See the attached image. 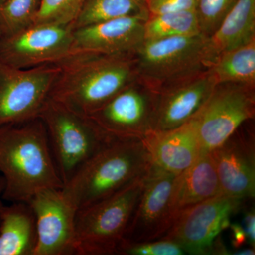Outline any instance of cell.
Returning a JSON list of instances; mask_svg holds the SVG:
<instances>
[{
	"label": "cell",
	"instance_id": "27",
	"mask_svg": "<svg viewBox=\"0 0 255 255\" xmlns=\"http://www.w3.org/2000/svg\"><path fill=\"white\" fill-rule=\"evenodd\" d=\"M185 254L182 247L168 239L128 243L122 241L117 250V255H181Z\"/></svg>",
	"mask_w": 255,
	"mask_h": 255
},
{
	"label": "cell",
	"instance_id": "5",
	"mask_svg": "<svg viewBox=\"0 0 255 255\" xmlns=\"http://www.w3.org/2000/svg\"><path fill=\"white\" fill-rule=\"evenodd\" d=\"M147 175L113 195L78 210L74 255H117Z\"/></svg>",
	"mask_w": 255,
	"mask_h": 255
},
{
	"label": "cell",
	"instance_id": "6",
	"mask_svg": "<svg viewBox=\"0 0 255 255\" xmlns=\"http://www.w3.org/2000/svg\"><path fill=\"white\" fill-rule=\"evenodd\" d=\"M39 118L46 127L63 185L97 152L115 141L87 117L48 99Z\"/></svg>",
	"mask_w": 255,
	"mask_h": 255
},
{
	"label": "cell",
	"instance_id": "9",
	"mask_svg": "<svg viewBox=\"0 0 255 255\" xmlns=\"http://www.w3.org/2000/svg\"><path fill=\"white\" fill-rule=\"evenodd\" d=\"M177 178L151 167L124 241L143 243L157 241L167 236L179 214L174 199Z\"/></svg>",
	"mask_w": 255,
	"mask_h": 255
},
{
	"label": "cell",
	"instance_id": "1",
	"mask_svg": "<svg viewBox=\"0 0 255 255\" xmlns=\"http://www.w3.org/2000/svg\"><path fill=\"white\" fill-rule=\"evenodd\" d=\"M2 199L28 203L38 193L62 189L44 124L39 117L0 127Z\"/></svg>",
	"mask_w": 255,
	"mask_h": 255
},
{
	"label": "cell",
	"instance_id": "26",
	"mask_svg": "<svg viewBox=\"0 0 255 255\" xmlns=\"http://www.w3.org/2000/svg\"><path fill=\"white\" fill-rule=\"evenodd\" d=\"M238 0H196L194 8L201 34H214Z\"/></svg>",
	"mask_w": 255,
	"mask_h": 255
},
{
	"label": "cell",
	"instance_id": "4",
	"mask_svg": "<svg viewBox=\"0 0 255 255\" xmlns=\"http://www.w3.org/2000/svg\"><path fill=\"white\" fill-rule=\"evenodd\" d=\"M209 37L203 34L145 41L135 55L136 78L157 92L208 70L216 61Z\"/></svg>",
	"mask_w": 255,
	"mask_h": 255
},
{
	"label": "cell",
	"instance_id": "10",
	"mask_svg": "<svg viewBox=\"0 0 255 255\" xmlns=\"http://www.w3.org/2000/svg\"><path fill=\"white\" fill-rule=\"evenodd\" d=\"M243 201L221 194L189 206L179 212L162 239L175 242L189 254H212L218 236L229 227L231 216L239 211Z\"/></svg>",
	"mask_w": 255,
	"mask_h": 255
},
{
	"label": "cell",
	"instance_id": "15",
	"mask_svg": "<svg viewBox=\"0 0 255 255\" xmlns=\"http://www.w3.org/2000/svg\"><path fill=\"white\" fill-rule=\"evenodd\" d=\"M216 85L208 69L157 92L152 130H169L187 123L201 110Z\"/></svg>",
	"mask_w": 255,
	"mask_h": 255
},
{
	"label": "cell",
	"instance_id": "14",
	"mask_svg": "<svg viewBox=\"0 0 255 255\" xmlns=\"http://www.w3.org/2000/svg\"><path fill=\"white\" fill-rule=\"evenodd\" d=\"M249 122L210 152L222 194L243 201L255 196V134Z\"/></svg>",
	"mask_w": 255,
	"mask_h": 255
},
{
	"label": "cell",
	"instance_id": "19",
	"mask_svg": "<svg viewBox=\"0 0 255 255\" xmlns=\"http://www.w3.org/2000/svg\"><path fill=\"white\" fill-rule=\"evenodd\" d=\"M36 243L34 215L28 203L3 206L0 214V255H33Z\"/></svg>",
	"mask_w": 255,
	"mask_h": 255
},
{
	"label": "cell",
	"instance_id": "30",
	"mask_svg": "<svg viewBox=\"0 0 255 255\" xmlns=\"http://www.w3.org/2000/svg\"><path fill=\"white\" fill-rule=\"evenodd\" d=\"M229 227H231V231H232V245L233 248H241L245 243H248V238L246 231L243 226L239 223H233L230 224Z\"/></svg>",
	"mask_w": 255,
	"mask_h": 255
},
{
	"label": "cell",
	"instance_id": "21",
	"mask_svg": "<svg viewBox=\"0 0 255 255\" xmlns=\"http://www.w3.org/2000/svg\"><path fill=\"white\" fill-rule=\"evenodd\" d=\"M209 69L217 84H240L255 87V40L219 55Z\"/></svg>",
	"mask_w": 255,
	"mask_h": 255
},
{
	"label": "cell",
	"instance_id": "29",
	"mask_svg": "<svg viewBox=\"0 0 255 255\" xmlns=\"http://www.w3.org/2000/svg\"><path fill=\"white\" fill-rule=\"evenodd\" d=\"M244 226H243L248 238V243L251 247L255 246V213L254 208L245 213Z\"/></svg>",
	"mask_w": 255,
	"mask_h": 255
},
{
	"label": "cell",
	"instance_id": "33",
	"mask_svg": "<svg viewBox=\"0 0 255 255\" xmlns=\"http://www.w3.org/2000/svg\"><path fill=\"white\" fill-rule=\"evenodd\" d=\"M144 1H145V0H144Z\"/></svg>",
	"mask_w": 255,
	"mask_h": 255
},
{
	"label": "cell",
	"instance_id": "7",
	"mask_svg": "<svg viewBox=\"0 0 255 255\" xmlns=\"http://www.w3.org/2000/svg\"><path fill=\"white\" fill-rule=\"evenodd\" d=\"M60 71L58 64L21 69L0 61V127L39 117Z\"/></svg>",
	"mask_w": 255,
	"mask_h": 255
},
{
	"label": "cell",
	"instance_id": "22",
	"mask_svg": "<svg viewBox=\"0 0 255 255\" xmlns=\"http://www.w3.org/2000/svg\"><path fill=\"white\" fill-rule=\"evenodd\" d=\"M148 15L144 0H86L73 26L75 30L117 18Z\"/></svg>",
	"mask_w": 255,
	"mask_h": 255
},
{
	"label": "cell",
	"instance_id": "28",
	"mask_svg": "<svg viewBox=\"0 0 255 255\" xmlns=\"http://www.w3.org/2000/svg\"><path fill=\"white\" fill-rule=\"evenodd\" d=\"M196 0H145L149 14H160L168 11L194 9Z\"/></svg>",
	"mask_w": 255,
	"mask_h": 255
},
{
	"label": "cell",
	"instance_id": "2",
	"mask_svg": "<svg viewBox=\"0 0 255 255\" xmlns=\"http://www.w3.org/2000/svg\"><path fill=\"white\" fill-rule=\"evenodd\" d=\"M58 65L49 99L84 117L137 80L135 55L73 51Z\"/></svg>",
	"mask_w": 255,
	"mask_h": 255
},
{
	"label": "cell",
	"instance_id": "18",
	"mask_svg": "<svg viewBox=\"0 0 255 255\" xmlns=\"http://www.w3.org/2000/svg\"><path fill=\"white\" fill-rule=\"evenodd\" d=\"M221 194L211 152H201L194 163L177 176L174 199L179 212Z\"/></svg>",
	"mask_w": 255,
	"mask_h": 255
},
{
	"label": "cell",
	"instance_id": "17",
	"mask_svg": "<svg viewBox=\"0 0 255 255\" xmlns=\"http://www.w3.org/2000/svg\"><path fill=\"white\" fill-rule=\"evenodd\" d=\"M152 167L178 176L194 163L201 152L200 142L192 119L167 130H151L142 139Z\"/></svg>",
	"mask_w": 255,
	"mask_h": 255
},
{
	"label": "cell",
	"instance_id": "31",
	"mask_svg": "<svg viewBox=\"0 0 255 255\" xmlns=\"http://www.w3.org/2000/svg\"><path fill=\"white\" fill-rule=\"evenodd\" d=\"M4 181L2 177H0V214H1V209H2L3 205L2 204V195L3 191H4Z\"/></svg>",
	"mask_w": 255,
	"mask_h": 255
},
{
	"label": "cell",
	"instance_id": "11",
	"mask_svg": "<svg viewBox=\"0 0 255 255\" xmlns=\"http://www.w3.org/2000/svg\"><path fill=\"white\" fill-rule=\"evenodd\" d=\"M73 24H33L0 38V61L27 69L58 64L73 52Z\"/></svg>",
	"mask_w": 255,
	"mask_h": 255
},
{
	"label": "cell",
	"instance_id": "12",
	"mask_svg": "<svg viewBox=\"0 0 255 255\" xmlns=\"http://www.w3.org/2000/svg\"><path fill=\"white\" fill-rule=\"evenodd\" d=\"M157 94L135 82L88 118L116 140H142L152 130Z\"/></svg>",
	"mask_w": 255,
	"mask_h": 255
},
{
	"label": "cell",
	"instance_id": "20",
	"mask_svg": "<svg viewBox=\"0 0 255 255\" xmlns=\"http://www.w3.org/2000/svg\"><path fill=\"white\" fill-rule=\"evenodd\" d=\"M210 42L217 57L255 40V0H238Z\"/></svg>",
	"mask_w": 255,
	"mask_h": 255
},
{
	"label": "cell",
	"instance_id": "13",
	"mask_svg": "<svg viewBox=\"0 0 255 255\" xmlns=\"http://www.w3.org/2000/svg\"><path fill=\"white\" fill-rule=\"evenodd\" d=\"M34 215L36 243L33 255H74L77 209L62 189L38 193L28 203Z\"/></svg>",
	"mask_w": 255,
	"mask_h": 255
},
{
	"label": "cell",
	"instance_id": "24",
	"mask_svg": "<svg viewBox=\"0 0 255 255\" xmlns=\"http://www.w3.org/2000/svg\"><path fill=\"white\" fill-rule=\"evenodd\" d=\"M41 0H7L0 6V38L11 36L34 23Z\"/></svg>",
	"mask_w": 255,
	"mask_h": 255
},
{
	"label": "cell",
	"instance_id": "32",
	"mask_svg": "<svg viewBox=\"0 0 255 255\" xmlns=\"http://www.w3.org/2000/svg\"><path fill=\"white\" fill-rule=\"evenodd\" d=\"M6 1H7V0H0V6L4 4V2H6Z\"/></svg>",
	"mask_w": 255,
	"mask_h": 255
},
{
	"label": "cell",
	"instance_id": "23",
	"mask_svg": "<svg viewBox=\"0 0 255 255\" xmlns=\"http://www.w3.org/2000/svg\"><path fill=\"white\" fill-rule=\"evenodd\" d=\"M201 34L194 9L149 14L144 23V42Z\"/></svg>",
	"mask_w": 255,
	"mask_h": 255
},
{
	"label": "cell",
	"instance_id": "25",
	"mask_svg": "<svg viewBox=\"0 0 255 255\" xmlns=\"http://www.w3.org/2000/svg\"><path fill=\"white\" fill-rule=\"evenodd\" d=\"M86 0H41L33 24H73Z\"/></svg>",
	"mask_w": 255,
	"mask_h": 255
},
{
	"label": "cell",
	"instance_id": "16",
	"mask_svg": "<svg viewBox=\"0 0 255 255\" xmlns=\"http://www.w3.org/2000/svg\"><path fill=\"white\" fill-rule=\"evenodd\" d=\"M148 16H127L74 31L73 51L135 55L144 43Z\"/></svg>",
	"mask_w": 255,
	"mask_h": 255
},
{
	"label": "cell",
	"instance_id": "3",
	"mask_svg": "<svg viewBox=\"0 0 255 255\" xmlns=\"http://www.w3.org/2000/svg\"><path fill=\"white\" fill-rule=\"evenodd\" d=\"M151 167L142 140H115L82 164L62 191L78 211L145 177Z\"/></svg>",
	"mask_w": 255,
	"mask_h": 255
},
{
	"label": "cell",
	"instance_id": "8",
	"mask_svg": "<svg viewBox=\"0 0 255 255\" xmlns=\"http://www.w3.org/2000/svg\"><path fill=\"white\" fill-rule=\"evenodd\" d=\"M255 113L254 87L217 84L201 110L193 117L201 152H211Z\"/></svg>",
	"mask_w": 255,
	"mask_h": 255
}]
</instances>
